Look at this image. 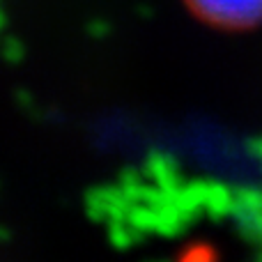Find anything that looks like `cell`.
Wrapping results in <instances>:
<instances>
[{
    "instance_id": "obj_1",
    "label": "cell",
    "mask_w": 262,
    "mask_h": 262,
    "mask_svg": "<svg viewBox=\"0 0 262 262\" xmlns=\"http://www.w3.org/2000/svg\"><path fill=\"white\" fill-rule=\"evenodd\" d=\"M198 23L221 32H246L262 26V0H180Z\"/></svg>"
}]
</instances>
